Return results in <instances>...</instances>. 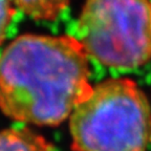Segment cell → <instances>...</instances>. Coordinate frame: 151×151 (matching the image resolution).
<instances>
[{
    "label": "cell",
    "instance_id": "obj_1",
    "mask_svg": "<svg viewBox=\"0 0 151 151\" xmlns=\"http://www.w3.org/2000/svg\"><path fill=\"white\" fill-rule=\"evenodd\" d=\"M89 73L77 38L19 36L0 55V110L18 122L59 125L91 90Z\"/></svg>",
    "mask_w": 151,
    "mask_h": 151
},
{
    "label": "cell",
    "instance_id": "obj_2",
    "mask_svg": "<svg viewBox=\"0 0 151 151\" xmlns=\"http://www.w3.org/2000/svg\"><path fill=\"white\" fill-rule=\"evenodd\" d=\"M73 151H147L151 104L131 79L98 83L69 116Z\"/></svg>",
    "mask_w": 151,
    "mask_h": 151
},
{
    "label": "cell",
    "instance_id": "obj_3",
    "mask_svg": "<svg viewBox=\"0 0 151 151\" xmlns=\"http://www.w3.org/2000/svg\"><path fill=\"white\" fill-rule=\"evenodd\" d=\"M77 39L88 57L108 68L146 65L151 60V0H86Z\"/></svg>",
    "mask_w": 151,
    "mask_h": 151
},
{
    "label": "cell",
    "instance_id": "obj_4",
    "mask_svg": "<svg viewBox=\"0 0 151 151\" xmlns=\"http://www.w3.org/2000/svg\"><path fill=\"white\" fill-rule=\"evenodd\" d=\"M0 151H52L50 145L29 129L0 131Z\"/></svg>",
    "mask_w": 151,
    "mask_h": 151
},
{
    "label": "cell",
    "instance_id": "obj_5",
    "mask_svg": "<svg viewBox=\"0 0 151 151\" xmlns=\"http://www.w3.org/2000/svg\"><path fill=\"white\" fill-rule=\"evenodd\" d=\"M70 0H15L27 16L35 20H55L69 4Z\"/></svg>",
    "mask_w": 151,
    "mask_h": 151
},
{
    "label": "cell",
    "instance_id": "obj_6",
    "mask_svg": "<svg viewBox=\"0 0 151 151\" xmlns=\"http://www.w3.org/2000/svg\"><path fill=\"white\" fill-rule=\"evenodd\" d=\"M15 15L12 0H0V43L6 34L7 27Z\"/></svg>",
    "mask_w": 151,
    "mask_h": 151
}]
</instances>
